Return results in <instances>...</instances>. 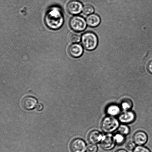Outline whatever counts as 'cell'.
<instances>
[{
  "mask_svg": "<svg viewBox=\"0 0 152 152\" xmlns=\"http://www.w3.org/2000/svg\"><path fill=\"white\" fill-rule=\"evenodd\" d=\"M83 12L86 15L92 14L94 11V9L92 6L90 5H85L83 7Z\"/></svg>",
  "mask_w": 152,
  "mask_h": 152,
  "instance_id": "obj_19",
  "label": "cell"
},
{
  "mask_svg": "<svg viewBox=\"0 0 152 152\" xmlns=\"http://www.w3.org/2000/svg\"><path fill=\"white\" fill-rule=\"evenodd\" d=\"M101 142V147L105 151L113 149L116 144L114 136L110 134H107L103 136Z\"/></svg>",
  "mask_w": 152,
  "mask_h": 152,
  "instance_id": "obj_5",
  "label": "cell"
},
{
  "mask_svg": "<svg viewBox=\"0 0 152 152\" xmlns=\"http://www.w3.org/2000/svg\"><path fill=\"white\" fill-rule=\"evenodd\" d=\"M135 119V113L132 111L125 112L119 116V120L124 124H129L132 123Z\"/></svg>",
  "mask_w": 152,
  "mask_h": 152,
  "instance_id": "obj_10",
  "label": "cell"
},
{
  "mask_svg": "<svg viewBox=\"0 0 152 152\" xmlns=\"http://www.w3.org/2000/svg\"><path fill=\"white\" fill-rule=\"evenodd\" d=\"M147 69H148L149 72L152 74V61L148 64V65H147Z\"/></svg>",
  "mask_w": 152,
  "mask_h": 152,
  "instance_id": "obj_23",
  "label": "cell"
},
{
  "mask_svg": "<svg viewBox=\"0 0 152 152\" xmlns=\"http://www.w3.org/2000/svg\"><path fill=\"white\" fill-rule=\"evenodd\" d=\"M102 134L99 131H91L88 135V139L91 144H96L101 142L102 138Z\"/></svg>",
  "mask_w": 152,
  "mask_h": 152,
  "instance_id": "obj_12",
  "label": "cell"
},
{
  "mask_svg": "<svg viewBox=\"0 0 152 152\" xmlns=\"http://www.w3.org/2000/svg\"><path fill=\"white\" fill-rule=\"evenodd\" d=\"M120 106L116 104H112L109 105L106 109V113L109 116L115 117L118 115L121 111Z\"/></svg>",
  "mask_w": 152,
  "mask_h": 152,
  "instance_id": "obj_14",
  "label": "cell"
},
{
  "mask_svg": "<svg viewBox=\"0 0 152 152\" xmlns=\"http://www.w3.org/2000/svg\"><path fill=\"white\" fill-rule=\"evenodd\" d=\"M133 152H151L148 148L142 145H138L135 147Z\"/></svg>",
  "mask_w": 152,
  "mask_h": 152,
  "instance_id": "obj_20",
  "label": "cell"
},
{
  "mask_svg": "<svg viewBox=\"0 0 152 152\" xmlns=\"http://www.w3.org/2000/svg\"><path fill=\"white\" fill-rule=\"evenodd\" d=\"M132 103L129 99H123L120 102V106L121 109L125 111H128L132 108Z\"/></svg>",
  "mask_w": 152,
  "mask_h": 152,
  "instance_id": "obj_15",
  "label": "cell"
},
{
  "mask_svg": "<svg viewBox=\"0 0 152 152\" xmlns=\"http://www.w3.org/2000/svg\"><path fill=\"white\" fill-rule=\"evenodd\" d=\"M70 149L71 152H86L87 147L83 140L80 138H75L71 142Z\"/></svg>",
  "mask_w": 152,
  "mask_h": 152,
  "instance_id": "obj_6",
  "label": "cell"
},
{
  "mask_svg": "<svg viewBox=\"0 0 152 152\" xmlns=\"http://www.w3.org/2000/svg\"><path fill=\"white\" fill-rule=\"evenodd\" d=\"M81 42L85 49L91 51L96 48L98 44V39L94 33L87 32L82 36Z\"/></svg>",
  "mask_w": 152,
  "mask_h": 152,
  "instance_id": "obj_2",
  "label": "cell"
},
{
  "mask_svg": "<svg viewBox=\"0 0 152 152\" xmlns=\"http://www.w3.org/2000/svg\"><path fill=\"white\" fill-rule=\"evenodd\" d=\"M68 40L71 43H76L80 42V36L76 33H71L68 36Z\"/></svg>",
  "mask_w": 152,
  "mask_h": 152,
  "instance_id": "obj_16",
  "label": "cell"
},
{
  "mask_svg": "<svg viewBox=\"0 0 152 152\" xmlns=\"http://www.w3.org/2000/svg\"><path fill=\"white\" fill-rule=\"evenodd\" d=\"M45 22L46 25L50 29H59L64 23V17L61 10L58 7H52L46 15Z\"/></svg>",
  "mask_w": 152,
  "mask_h": 152,
  "instance_id": "obj_1",
  "label": "cell"
},
{
  "mask_svg": "<svg viewBox=\"0 0 152 152\" xmlns=\"http://www.w3.org/2000/svg\"><path fill=\"white\" fill-rule=\"evenodd\" d=\"M126 149L129 151H132L135 148V144L134 142L129 141L128 142L126 145Z\"/></svg>",
  "mask_w": 152,
  "mask_h": 152,
  "instance_id": "obj_22",
  "label": "cell"
},
{
  "mask_svg": "<svg viewBox=\"0 0 152 152\" xmlns=\"http://www.w3.org/2000/svg\"><path fill=\"white\" fill-rule=\"evenodd\" d=\"M98 148L95 144H89L87 147V152H97L98 151Z\"/></svg>",
  "mask_w": 152,
  "mask_h": 152,
  "instance_id": "obj_21",
  "label": "cell"
},
{
  "mask_svg": "<svg viewBox=\"0 0 152 152\" xmlns=\"http://www.w3.org/2000/svg\"><path fill=\"white\" fill-rule=\"evenodd\" d=\"M134 142L138 145H142L148 140V136L145 132L140 131L135 132L133 137Z\"/></svg>",
  "mask_w": 152,
  "mask_h": 152,
  "instance_id": "obj_9",
  "label": "cell"
},
{
  "mask_svg": "<svg viewBox=\"0 0 152 152\" xmlns=\"http://www.w3.org/2000/svg\"><path fill=\"white\" fill-rule=\"evenodd\" d=\"M86 22L89 26L95 27L98 26L101 22V19L98 15L92 14L89 15L86 19Z\"/></svg>",
  "mask_w": 152,
  "mask_h": 152,
  "instance_id": "obj_13",
  "label": "cell"
},
{
  "mask_svg": "<svg viewBox=\"0 0 152 152\" xmlns=\"http://www.w3.org/2000/svg\"><path fill=\"white\" fill-rule=\"evenodd\" d=\"M83 9V5L82 3L76 0L69 1L67 5V10L71 14H78L81 12Z\"/></svg>",
  "mask_w": 152,
  "mask_h": 152,
  "instance_id": "obj_7",
  "label": "cell"
},
{
  "mask_svg": "<svg viewBox=\"0 0 152 152\" xmlns=\"http://www.w3.org/2000/svg\"><path fill=\"white\" fill-rule=\"evenodd\" d=\"M114 139L116 144L117 145H121L123 144L125 141L124 135L120 133H118L114 136Z\"/></svg>",
  "mask_w": 152,
  "mask_h": 152,
  "instance_id": "obj_18",
  "label": "cell"
},
{
  "mask_svg": "<svg viewBox=\"0 0 152 152\" xmlns=\"http://www.w3.org/2000/svg\"><path fill=\"white\" fill-rule=\"evenodd\" d=\"M118 120L114 117L109 116L105 118L102 121L101 124L103 132L107 134L112 133L119 127Z\"/></svg>",
  "mask_w": 152,
  "mask_h": 152,
  "instance_id": "obj_3",
  "label": "cell"
},
{
  "mask_svg": "<svg viewBox=\"0 0 152 152\" xmlns=\"http://www.w3.org/2000/svg\"><path fill=\"white\" fill-rule=\"evenodd\" d=\"M69 25L73 30L80 32L86 29V23L84 18L82 16H76L71 19Z\"/></svg>",
  "mask_w": 152,
  "mask_h": 152,
  "instance_id": "obj_4",
  "label": "cell"
},
{
  "mask_svg": "<svg viewBox=\"0 0 152 152\" xmlns=\"http://www.w3.org/2000/svg\"><path fill=\"white\" fill-rule=\"evenodd\" d=\"M37 99L34 97L26 96L23 98L21 101V105L25 110L29 111L34 109L37 105Z\"/></svg>",
  "mask_w": 152,
  "mask_h": 152,
  "instance_id": "obj_8",
  "label": "cell"
},
{
  "mask_svg": "<svg viewBox=\"0 0 152 152\" xmlns=\"http://www.w3.org/2000/svg\"><path fill=\"white\" fill-rule=\"evenodd\" d=\"M119 133L124 135L129 134L130 132V129L127 126L124 124L120 125L118 129Z\"/></svg>",
  "mask_w": 152,
  "mask_h": 152,
  "instance_id": "obj_17",
  "label": "cell"
},
{
  "mask_svg": "<svg viewBox=\"0 0 152 152\" xmlns=\"http://www.w3.org/2000/svg\"><path fill=\"white\" fill-rule=\"evenodd\" d=\"M68 52L72 57L77 58L80 57L83 54V48L80 45L75 44L70 46Z\"/></svg>",
  "mask_w": 152,
  "mask_h": 152,
  "instance_id": "obj_11",
  "label": "cell"
},
{
  "mask_svg": "<svg viewBox=\"0 0 152 152\" xmlns=\"http://www.w3.org/2000/svg\"><path fill=\"white\" fill-rule=\"evenodd\" d=\"M36 109L38 111H41L43 110V106L41 104H37L36 107Z\"/></svg>",
  "mask_w": 152,
  "mask_h": 152,
  "instance_id": "obj_24",
  "label": "cell"
},
{
  "mask_svg": "<svg viewBox=\"0 0 152 152\" xmlns=\"http://www.w3.org/2000/svg\"><path fill=\"white\" fill-rule=\"evenodd\" d=\"M115 152H128L126 150L124 149H120L117 150Z\"/></svg>",
  "mask_w": 152,
  "mask_h": 152,
  "instance_id": "obj_25",
  "label": "cell"
}]
</instances>
